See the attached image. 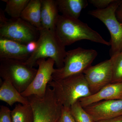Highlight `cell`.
Segmentation results:
<instances>
[{
  "instance_id": "1",
  "label": "cell",
  "mask_w": 122,
  "mask_h": 122,
  "mask_svg": "<svg viewBox=\"0 0 122 122\" xmlns=\"http://www.w3.org/2000/svg\"><path fill=\"white\" fill-rule=\"evenodd\" d=\"M55 30L59 39L65 46L82 40L110 46V42L103 39L97 32L78 19L59 15Z\"/></svg>"
},
{
  "instance_id": "2",
  "label": "cell",
  "mask_w": 122,
  "mask_h": 122,
  "mask_svg": "<svg viewBox=\"0 0 122 122\" xmlns=\"http://www.w3.org/2000/svg\"><path fill=\"white\" fill-rule=\"evenodd\" d=\"M48 85L53 90L59 104L69 108L81 99L92 95L83 73L52 80Z\"/></svg>"
},
{
  "instance_id": "3",
  "label": "cell",
  "mask_w": 122,
  "mask_h": 122,
  "mask_svg": "<svg viewBox=\"0 0 122 122\" xmlns=\"http://www.w3.org/2000/svg\"><path fill=\"white\" fill-rule=\"evenodd\" d=\"M39 33L36 49L25 62L33 67L38 59L48 58L54 60L57 68H62L67 52L56 30L42 28L39 30Z\"/></svg>"
},
{
  "instance_id": "4",
  "label": "cell",
  "mask_w": 122,
  "mask_h": 122,
  "mask_svg": "<svg viewBox=\"0 0 122 122\" xmlns=\"http://www.w3.org/2000/svg\"><path fill=\"white\" fill-rule=\"evenodd\" d=\"M37 69L31 67L24 61L0 59V76L4 80L9 81L20 93L32 83Z\"/></svg>"
},
{
  "instance_id": "5",
  "label": "cell",
  "mask_w": 122,
  "mask_h": 122,
  "mask_svg": "<svg viewBox=\"0 0 122 122\" xmlns=\"http://www.w3.org/2000/svg\"><path fill=\"white\" fill-rule=\"evenodd\" d=\"M97 55L96 50L79 47L67 51L64 61V65L55 69L52 76V80L63 79L75 75L83 73L91 66Z\"/></svg>"
},
{
  "instance_id": "6",
  "label": "cell",
  "mask_w": 122,
  "mask_h": 122,
  "mask_svg": "<svg viewBox=\"0 0 122 122\" xmlns=\"http://www.w3.org/2000/svg\"><path fill=\"white\" fill-rule=\"evenodd\" d=\"M122 0H115L109 7L103 9L91 10L90 15L100 20L110 32L111 39L109 42L111 57L122 51V24L117 20L116 15V10Z\"/></svg>"
},
{
  "instance_id": "7",
  "label": "cell",
  "mask_w": 122,
  "mask_h": 122,
  "mask_svg": "<svg viewBox=\"0 0 122 122\" xmlns=\"http://www.w3.org/2000/svg\"><path fill=\"white\" fill-rule=\"evenodd\" d=\"M34 115L33 122H56L61 115L62 106L58 102L53 90L48 86L42 97H27Z\"/></svg>"
},
{
  "instance_id": "8",
  "label": "cell",
  "mask_w": 122,
  "mask_h": 122,
  "mask_svg": "<svg viewBox=\"0 0 122 122\" xmlns=\"http://www.w3.org/2000/svg\"><path fill=\"white\" fill-rule=\"evenodd\" d=\"M39 30L21 18H11L0 24V38L26 45L37 41Z\"/></svg>"
},
{
  "instance_id": "9",
  "label": "cell",
  "mask_w": 122,
  "mask_h": 122,
  "mask_svg": "<svg viewBox=\"0 0 122 122\" xmlns=\"http://www.w3.org/2000/svg\"><path fill=\"white\" fill-rule=\"evenodd\" d=\"M36 64L38 65L36 74L33 81L24 92L21 93L25 97L32 95L41 97L45 94L48 83L52 80V76L55 71L54 60L49 58L38 59Z\"/></svg>"
},
{
  "instance_id": "10",
  "label": "cell",
  "mask_w": 122,
  "mask_h": 122,
  "mask_svg": "<svg viewBox=\"0 0 122 122\" xmlns=\"http://www.w3.org/2000/svg\"><path fill=\"white\" fill-rule=\"evenodd\" d=\"M92 94L95 93L110 83L113 80L111 59L91 66L83 73Z\"/></svg>"
},
{
  "instance_id": "11",
  "label": "cell",
  "mask_w": 122,
  "mask_h": 122,
  "mask_svg": "<svg viewBox=\"0 0 122 122\" xmlns=\"http://www.w3.org/2000/svg\"><path fill=\"white\" fill-rule=\"evenodd\" d=\"M94 122L122 116V99L104 100L83 107Z\"/></svg>"
},
{
  "instance_id": "12",
  "label": "cell",
  "mask_w": 122,
  "mask_h": 122,
  "mask_svg": "<svg viewBox=\"0 0 122 122\" xmlns=\"http://www.w3.org/2000/svg\"><path fill=\"white\" fill-rule=\"evenodd\" d=\"M122 99V82L111 83L95 93L79 100L83 107L104 100Z\"/></svg>"
},
{
  "instance_id": "13",
  "label": "cell",
  "mask_w": 122,
  "mask_h": 122,
  "mask_svg": "<svg viewBox=\"0 0 122 122\" xmlns=\"http://www.w3.org/2000/svg\"><path fill=\"white\" fill-rule=\"evenodd\" d=\"M30 55L27 50L26 45L0 38V59L7 58L25 61Z\"/></svg>"
},
{
  "instance_id": "14",
  "label": "cell",
  "mask_w": 122,
  "mask_h": 122,
  "mask_svg": "<svg viewBox=\"0 0 122 122\" xmlns=\"http://www.w3.org/2000/svg\"><path fill=\"white\" fill-rule=\"evenodd\" d=\"M41 23L42 28L55 30L59 15L56 0H41Z\"/></svg>"
},
{
  "instance_id": "15",
  "label": "cell",
  "mask_w": 122,
  "mask_h": 122,
  "mask_svg": "<svg viewBox=\"0 0 122 122\" xmlns=\"http://www.w3.org/2000/svg\"><path fill=\"white\" fill-rule=\"evenodd\" d=\"M59 12L62 15L78 19L83 9L87 7L86 0H56Z\"/></svg>"
},
{
  "instance_id": "16",
  "label": "cell",
  "mask_w": 122,
  "mask_h": 122,
  "mask_svg": "<svg viewBox=\"0 0 122 122\" xmlns=\"http://www.w3.org/2000/svg\"><path fill=\"white\" fill-rule=\"evenodd\" d=\"M0 100L12 106L16 102L23 105L30 104L28 99L21 95L10 82L4 80L0 87Z\"/></svg>"
},
{
  "instance_id": "17",
  "label": "cell",
  "mask_w": 122,
  "mask_h": 122,
  "mask_svg": "<svg viewBox=\"0 0 122 122\" xmlns=\"http://www.w3.org/2000/svg\"><path fill=\"white\" fill-rule=\"evenodd\" d=\"M41 6V0H30L20 16L39 30L42 28Z\"/></svg>"
},
{
  "instance_id": "18",
  "label": "cell",
  "mask_w": 122,
  "mask_h": 122,
  "mask_svg": "<svg viewBox=\"0 0 122 122\" xmlns=\"http://www.w3.org/2000/svg\"><path fill=\"white\" fill-rule=\"evenodd\" d=\"M12 122H33L34 115L30 104L17 105L11 111Z\"/></svg>"
},
{
  "instance_id": "19",
  "label": "cell",
  "mask_w": 122,
  "mask_h": 122,
  "mask_svg": "<svg viewBox=\"0 0 122 122\" xmlns=\"http://www.w3.org/2000/svg\"><path fill=\"white\" fill-rule=\"evenodd\" d=\"M30 0H4L6 2L5 11L11 18L20 17L22 12Z\"/></svg>"
},
{
  "instance_id": "20",
  "label": "cell",
  "mask_w": 122,
  "mask_h": 122,
  "mask_svg": "<svg viewBox=\"0 0 122 122\" xmlns=\"http://www.w3.org/2000/svg\"><path fill=\"white\" fill-rule=\"evenodd\" d=\"M71 112L76 122H95L79 101L70 107Z\"/></svg>"
},
{
  "instance_id": "21",
  "label": "cell",
  "mask_w": 122,
  "mask_h": 122,
  "mask_svg": "<svg viewBox=\"0 0 122 122\" xmlns=\"http://www.w3.org/2000/svg\"><path fill=\"white\" fill-rule=\"evenodd\" d=\"M112 61L113 80L112 83L122 82V52L111 57Z\"/></svg>"
},
{
  "instance_id": "22",
  "label": "cell",
  "mask_w": 122,
  "mask_h": 122,
  "mask_svg": "<svg viewBox=\"0 0 122 122\" xmlns=\"http://www.w3.org/2000/svg\"><path fill=\"white\" fill-rule=\"evenodd\" d=\"M56 122H76L71 113L70 108L62 106L61 115Z\"/></svg>"
},
{
  "instance_id": "23",
  "label": "cell",
  "mask_w": 122,
  "mask_h": 122,
  "mask_svg": "<svg viewBox=\"0 0 122 122\" xmlns=\"http://www.w3.org/2000/svg\"><path fill=\"white\" fill-rule=\"evenodd\" d=\"M11 111L7 107L0 106V122H12Z\"/></svg>"
},
{
  "instance_id": "24",
  "label": "cell",
  "mask_w": 122,
  "mask_h": 122,
  "mask_svg": "<svg viewBox=\"0 0 122 122\" xmlns=\"http://www.w3.org/2000/svg\"><path fill=\"white\" fill-rule=\"evenodd\" d=\"M115 0H89L88 2L98 9H103L109 7Z\"/></svg>"
},
{
  "instance_id": "25",
  "label": "cell",
  "mask_w": 122,
  "mask_h": 122,
  "mask_svg": "<svg viewBox=\"0 0 122 122\" xmlns=\"http://www.w3.org/2000/svg\"><path fill=\"white\" fill-rule=\"evenodd\" d=\"M26 46L27 50L31 54L36 50L37 46V41L30 42L26 44Z\"/></svg>"
},
{
  "instance_id": "26",
  "label": "cell",
  "mask_w": 122,
  "mask_h": 122,
  "mask_svg": "<svg viewBox=\"0 0 122 122\" xmlns=\"http://www.w3.org/2000/svg\"><path fill=\"white\" fill-rule=\"evenodd\" d=\"M116 15L118 20L122 24V1L116 10Z\"/></svg>"
},
{
  "instance_id": "27",
  "label": "cell",
  "mask_w": 122,
  "mask_h": 122,
  "mask_svg": "<svg viewBox=\"0 0 122 122\" xmlns=\"http://www.w3.org/2000/svg\"><path fill=\"white\" fill-rule=\"evenodd\" d=\"M95 122H122V116L113 118L100 120Z\"/></svg>"
},
{
  "instance_id": "28",
  "label": "cell",
  "mask_w": 122,
  "mask_h": 122,
  "mask_svg": "<svg viewBox=\"0 0 122 122\" xmlns=\"http://www.w3.org/2000/svg\"></svg>"
}]
</instances>
